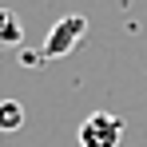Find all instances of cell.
Listing matches in <instances>:
<instances>
[{
	"instance_id": "2",
	"label": "cell",
	"mask_w": 147,
	"mask_h": 147,
	"mask_svg": "<svg viewBox=\"0 0 147 147\" xmlns=\"http://www.w3.org/2000/svg\"><path fill=\"white\" fill-rule=\"evenodd\" d=\"M80 147H119L123 143V119L115 111H92L80 123Z\"/></svg>"
},
{
	"instance_id": "5",
	"label": "cell",
	"mask_w": 147,
	"mask_h": 147,
	"mask_svg": "<svg viewBox=\"0 0 147 147\" xmlns=\"http://www.w3.org/2000/svg\"><path fill=\"white\" fill-rule=\"evenodd\" d=\"M0 135H4V131H0Z\"/></svg>"
},
{
	"instance_id": "3",
	"label": "cell",
	"mask_w": 147,
	"mask_h": 147,
	"mask_svg": "<svg viewBox=\"0 0 147 147\" xmlns=\"http://www.w3.org/2000/svg\"><path fill=\"white\" fill-rule=\"evenodd\" d=\"M20 44H24V24L0 8V48H20Z\"/></svg>"
},
{
	"instance_id": "1",
	"label": "cell",
	"mask_w": 147,
	"mask_h": 147,
	"mask_svg": "<svg viewBox=\"0 0 147 147\" xmlns=\"http://www.w3.org/2000/svg\"><path fill=\"white\" fill-rule=\"evenodd\" d=\"M80 40H88V16L68 12V16H60V20L48 28V36H44V44H40V56H44V60H60V56H68V52L80 48Z\"/></svg>"
},
{
	"instance_id": "4",
	"label": "cell",
	"mask_w": 147,
	"mask_h": 147,
	"mask_svg": "<svg viewBox=\"0 0 147 147\" xmlns=\"http://www.w3.org/2000/svg\"><path fill=\"white\" fill-rule=\"evenodd\" d=\"M24 127V103L0 99V131H20Z\"/></svg>"
}]
</instances>
